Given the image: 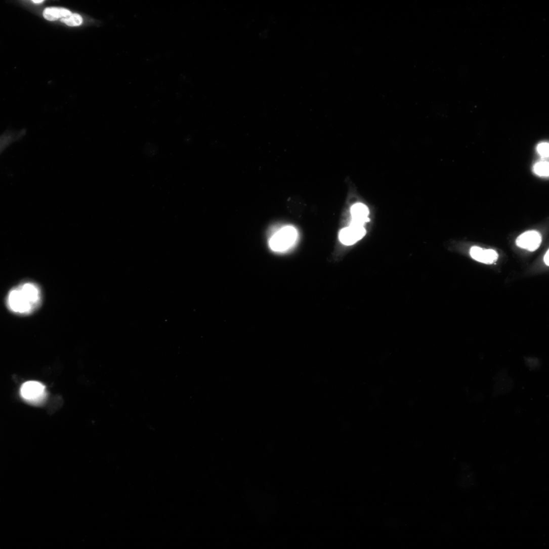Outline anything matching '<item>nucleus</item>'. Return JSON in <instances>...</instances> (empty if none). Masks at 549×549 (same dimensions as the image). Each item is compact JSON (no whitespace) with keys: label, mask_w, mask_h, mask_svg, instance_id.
Listing matches in <instances>:
<instances>
[{"label":"nucleus","mask_w":549,"mask_h":549,"mask_svg":"<svg viewBox=\"0 0 549 549\" xmlns=\"http://www.w3.org/2000/svg\"><path fill=\"white\" fill-rule=\"evenodd\" d=\"M41 301L38 286L28 282L12 289L7 298V305L12 312L27 315L37 309Z\"/></svg>","instance_id":"1"},{"label":"nucleus","mask_w":549,"mask_h":549,"mask_svg":"<svg viewBox=\"0 0 549 549\" xmlns=\"http://www.w3.org/2000/svg\"><path fill=\"white\" fill-rule=\"evenodd\" d=\"M297 237V230L293 227L286 226L273 235L270 240L269 245L274 251L284 252L293 246Z\"/></svg>","instance_id":"2"},{"label":"nucleus","mask_w":549,"mask_h":549,"mask_svg":"<svg viewBox=\"0 0 549 549\" xmlns=\"http://www.w3.org/2000/svg\"><path fill=\"white\" fill-rule=\"evenodd\" d=\"M20 392L22 397L32 403H39L46 396L44 385L35 381L24 383L21 387Z\"/></svg>","instance_id":"3"},{"label":"nucleus","mask_w":549,"mask_h":549,"mask_svg":"<svg viewBox=\"0 0 549 549\" xmlns=\"http://www.w3.org/2000/svg\"><path fill=\"white\" fill-rule=\"evenodd\" d=\"M542 242L541 234L535 231L526 232L519 236L516 241L521 248L533 252L536 250Z\"/></svg>","instance_id":"4"},{"label":"nucleus","mask_w":549,"mask_h":549,"mask_svg":"<svg viewBox=\"0 0 549 549\" xmlns=\"http://www.w3.org/2000/svg\"><path fill=\"white\" fill-rule=\"evenodd\" d=\"M366 233V230L363 227L351 223L350 227L341 231L339 238L343 244L350 246L362 239Z\"/></svg>","instance_id":"5"},{"label":"nucleus","mask_w":549,"mask_h":549,"mask_svg":"<svg viewBox=\"0 0 549 549\" xmlns=\"http://www.w3.org/2000/svg\"><path fill=\"white\" fill-rule=\"evenodd\" d=\"M470 255L475 260L485 264H492L496 262L498 258V255L495 250H484L477 246L473 247L471 249Z\"/></svg>","instance_id":"6"},{"label":"nucleus","mask_w":549,"mask_h":549,"mask_svg":"<svg viewBox=\"0 0 549 549\" xmlns=\"http://www.w3.org/2000/svg\"><path fill=\"white\" fill-rule=\"evenodd\" d=\"M351 214L353 218L352 224L363 227L365 223L369 221L368 208L362 203H357L352 207Z\"/></svg>","instance_id":"7"},{"label":"nucleus","mask_w":549,"mask_h":549,"mask_svg":"<svg viewBox=\"0 0 549 549\" xmlns=\"http://www.w3.org/2000/svg\"><path fill=\"white\" fill-rule=\"evenodd\" d=\"M43 15L44 18L50 21H55L59 19H67L72 15L71 12L64 8H48L45 10Z\"/></svg>","instance_id":"8"},{"label":"nucleus","mask_w":549,"mask_h":549,"mask_svg":"<svg viewBox=\"0 0 549 549\" xmlns=\"http://www.w3.org/2000/svg\"><path fill=\"white\" fill-rule=\"evenodd\" d=\"M25 134V130L20 132L12 130L6 131L1 137V153L13 142L20 140Z\"/></svg>","instance_id":"9"},{"label":"nucleus","mask_w":549,"mask_h":549,"mask_svg":"<svg viewBox=\"0 0 549 549\" xmlns=\"http://www.w3.org/2000/svg\"><path fill=\"white\" fill-rule=\"evenodd\" d=\"M535 173L541 177L548 176L549 165L548 163L545 161H541L536 163L534 167Z\"/></svg>","instance_id":"10"},{"label":"nucleus","mask_w":549,"mask_h":549,"mask_svg":"<svg viewBox=\"0 0 549 549\" xmlns=\"http://www.w3.org/2000/svg\"><path fill=\"white\" fill-rule=\"evenodd\" d=\"M61 21L67 26L75 27L80 26L82 24V18L79 15L74 14L67 19L61 20Z\"/></svg>","instance_id":"11"},{"label":"nucleus","mask_w":549,"mask_h":549,"mask_svg":"<svg viewBox=\"0 0 549 549\" xmlns=\"http://www.w3.org/2000/svg\"><path fill=\"white\" fill-rule=\"evenodd\" d=\"M537 151L539 154L542 157H548L549 154V146L547 143H542L538 145Z\"/></svg>","instance_id":"12"},{"label":"nucleus","mask_w":549,"mask_h":549,"mask_svg":"<svg viewBox=\"0 0 549 549\" xmlns=\"http://www.w3.org/2000/svg\"><path fill=\"white\" fill-rule=\"evenodd\" d=\"M548 257H549V251H548V250H547V251H546V254H545V256H544V263H545V265H546V266H548V265H549V263H548Z\"/></svg>","instance_id":"13"},{"label":"nucleus","mask_w":549,"mask_h":549,"mask_svg":"<svg viewBox=\"0 0 549 549\" xmlns=\"http://www.w3.org/2000/svg\"><path fill=\"white\" fill-rule=\"evenodd\" d=\"M43 2H44V1H43V0H40H40H35V1L34 0V1H33V3H34V4H41V3H43Z\"/></svg>","instance_id":"14"}]
</instances>
